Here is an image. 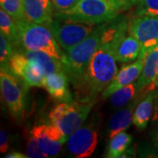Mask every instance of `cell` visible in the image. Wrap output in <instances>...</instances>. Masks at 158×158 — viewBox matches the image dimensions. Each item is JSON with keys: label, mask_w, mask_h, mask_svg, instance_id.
I'll return each instance as SVG.
<instances>
[{"label": "cell", "mask_w": 158, "mask_h": 158, "mask_svg": "<svg viewBox=\"0 0 158 158\" xmlns=\"http://www.w3.org/2000/svg\"><path fill=\"white\" fill-rule=\"evenodd\" d=\"M98 141V124L93 119L83 125L69 137L67 149L75 158H87L94 153Z\"/></svg>", "instance_id": "obj_8"}, {"label": "cell", "mask_w": 158, "mask_h": 158, "mask_svg": "<svg viewBox=\"0 0 158 158\" xmlns=\"http://www.w3.org/2000/svg\"><path fill=\"white\" fill-rule=\"evenodd\" d=\"M69 77L66 72H56L47 75L44 87L51 98L60 102L73 101L69 90Z\"/></svg>", "instance_id": "obj_14"}, {"label": "cell", "mask_w": 158, "mask_h": 158, "mask_svg": "<svg viewBox=\"0 0 158 158\" xmlns=\"http://www.w3.org/2000/svg\"><path fill=\"white\" fill-rule=\"evenodd\" d=\"M25 20L48 27L54 19L51 0H23Z\"/></svg>", "instance_id": "obj_13"}, {"label": "cell", "mask_w": 158, "mask_h": 158, "mask_svg": "<svg viewBox=\"0 0 158 158\" xmlns=\"http://www.w3.org/2000/svg\"><path fill=\"white\" fill-rule=\"evenodd\" d=\"M137 0H80L66 11L54 15L99 25L110 21L135 6Z\"/></svg>", "instance_id": "obj_2"}, {"label": "cell", "mask_w": 158, "mask_h": 158, "mask_svg": "<svg viewBox=\"0 0 158 158\" xmlns=\"http://www.w3.org/2000/svg\"><path fill=\"white\" fill-rule=\"evenodd\" d=\"M21 50L26 54V56L31 61L39 65L40 68L42 69V71L45 74V76L56 72H65L62 61L51 56L45 52L27 50V49H21Z\"/></svg>", "instance_id": "obj_18"}, {"label": "cell", "mask_w": 158, "mask_h": 158, "mask_svg": "<svg viewBox=\"0 0 158 158\" xmlns=\"http://www.w3.org/2000/svg\"><path fill=\"white\" fill-rule=\"evenodd\" d=\"M137 84L132 83L118 89L111 96V105L113 108H121L127 105L137 96Z\"/></svg>", "instance_id": "obj_22"}, {"label": "cell", "mask_w": 158, "mask_h": 158, "mask_svg": "<svg viewBox=\"0 0 158 158\" xmlns=\"http://www.w3.org/2000/svg\"><path fill=\"white\" fill-rule=\"evenodd\" d=\"M0 31L11 45L17 48L19 45V34L17 21L3 9L0 10Z\"/></svg>", "instance_id": "obj_21"}, {"label": "cell", "mask_w": 158, "mask_h": 158, "mask_svg": "<svg viewBox=\"0 0 158 158\" xmlns=\"http://www.w3.org/2000/svg\"><path fill=\"white\" fill-rule=\"evenodd\" d=\"M0 6L16 21L25 20L23 0H0Z\"/></svg>", "instance_id": "obj_24"}, {"label": "cell", "mask_w": 158, "mask_h": 158, "mask_svg": "<svg viewBox=\"0 0 158 158\" xmlns=\"http://www.w3.org/2000/svg\"><path fill=\"white\" fill-rule=\"evenodd\" d=\"M95 101H81L75 99L71 102H61L52 108L48 114L49 121L57 126L69 137L82 127Z\"/></svg>", "instance_id": "obj_5"}, {"label": "cell", "mask_w": 158, "mask_h": 158, "mask_svg": "<svg viewBox=\"0 0 158 158\" xmlns=\"http://www.w3.org/2000/svg\"><path fill=\"white\" fill-rule=\"evenodd\" d=\"M8 68L29 87H44L45 74L39 65L31 61L22 50H14Z\"/></svg>", "instance_id": "obj_10"}, {"label": "cell", "mask_w": 158, "mask_h": 158, "mask_svg": "<svg viewBox=\"0 0 158 158\" xmlns=\"http://www.w3.org/2000/svg\"><path fill=\"white\" fill-rule=\"evenodd\" d=\"M30 134L38 141L48 157L57 156L68 138L57 126L51 122L34 125Z\"/></svg>", "instance_id": "obj_11"}, {"label": "cell", "mask_w": 158, "mask_h": 158, "mask_svg": "<svg viewBox=\"0 0 158 158\" xmlns=\"http://www.w3.org/2000/svg\"><path fill=\"white\" fill-rule=\"evenodd\" d=\"M106 22L97 25L94 30L84 40L65 53L62 60L65 72L75 87L85 74L91 57L100 44V39Z\"/></svg>", "instance_id": "obj_3"}, {"label": "cell", "mask_w": 158, "mask_h": 158, "mask_svg": "<svg viewBox=\"0 0 158 158\" xmlns=\"http://www.w3.org/2000/svg\"><path fill=\"white\" fill-rule=\"evenodd\" d=\"M9 147H10V141H9L8 134L4 129H1L0 131V152L2 154H5L8 151Z\"/></svg>", "instance_id": "obj_28"}, {"label": "cell", "mask_w": 158, "mask_h": 158, "mask_svg": "<svg viewBox=\"0 0 158 158\" xmlns=\"http://www.w3.org/2000/svg\"><path fill=\"white\" fill-rule=\"evenodd\" d=\"M135 154L136 153L135 150V148L130 147L123 153V155L121 156V157H134Z\"/></svg>", "instance_id": "obj_33"}, {"label": "cell", "mask_w": 158, "mask_h": 158, "mask_svg": "<svg viewBox=\"0 0 158 158\" xmlns=\"http://www.w3.org/2000/svg\"><path fill=\"white\" fill-rule=\"evenodd\" d=\"M150 141L152 148L156 153V156H158V127L150 132Z\"/></svg>", "instance_id": "obj_29"}, {"label": "cell", "mask_w": 158, "mask_h": 158, "mask_svg": "<svg viewBox=\"0 0 158 158\" xmlns=\"http://www.w3.org/2000/svg\"><path fill=\"white\" fill-rule=\"evenodd\" d=\"M97 25L54 15L48 25L54 37L65 53L77 45L94 30Z\"/></svg>", "instance_id": "obj_6"}, {"label": "cell", "mask_w": 158, "mask_h": 158, "mask_svg": "<svg viewBox=\"0 0 158 158\" xmlns=\"http://www.w3.org/2000/svg\"><path fill=\"white\" fill-rule=\"evenodd\" d=\"M141 98V97H135L133 101H131L127 106H123L119 111L115 113L110 118L107 125V138L111 139L113 136L118 133L127 130L133 123V116L135 107Z\"/></svg>", "instance_id": "obj_15"}, {"label": "cell", "mask_w": 158, "mask_h": 158, "mask_svg": "<svg viewBox=\"0 0 158 158\" xmlns=\"http://www.w3.org/2000/svg\"><path fill=\"white\" fill-rule=\"evenodd\" d=\"M17 24L19 46H21L22 49L42 51L62 62L65 52L61 49L62 48L48 27L26 20L17 21Z\"/></svg>", "instance_id": "obj_4"}, {"label": "cell", "mask_w": 158, "mask_h": 158, "mask_svg": "<svg viewBox=\"0 0 158 158\" xmlns=\"http://www.w3.org/2000/svg\"><path fill=\"white\" fill-rule=\"evenodd\" d=\"M6 158H27V156L24 155L22 153L18 152V151H12V152L8 153L7 155L5 156Z\"/></svg>", "instance_id": "obj_32"}, {"label": "cell", "mask_w": 158, "mask_h": 158, "mask_svg": "<svg viewBox=\"0 0 158 158\" xmlns=\"http://www.w3.org/2000/svg\"><path fill=\"white\" fill-rule=\"evenodd\" d=\"M122 40L100 39V44L91 57L85 74L76 90V99L95 101L98 95L106 88L118 72L116 54Z\"/></svg>", "instance_id": "obj_1"}, {"label": "cell", "mask_w": 158, "mask_h": 158, "mask_svg": "<svg viewBox=\"0 0 158 158\" xmlns=\"http://www.w3.org/2000/svg\"><path fill=\"white\" fill-rule=\"evenodd\" d=\"M154 100L155 92L152 90L147 93L138 103L133 116V124L135 126L137 129H145L148 127L149 120L152 118Z\"/></svg>", "instance_id": "obj_17"}, {"label": "cell", "mask_w": 158, "mask_h": 158, "mask_svg": "<svg viewBox=\"0 0 158 158\" xmlns=\"http://www.w3.org/2000/svg\"><path fill=\"white\" fill-rule=\"evenodd\" d=\"M128 34L135 37L141 44L140 55L148 52L158 44V16H136L129 19Z\"/></svg>", "instance_id": "obj_9"}, {"label": "cell", "mask_w": 158, "mask_h": 158, "mask_svg": "<svg viewBox=\"0 0 158 158\" xmlns=\"http://www.w3.org/2000/svg\"><path fill=\"white\" fill-rule=\"evenodd\" d=\"M155 92V100H154V111H153L152 122L158 123V87L154 90Z\"/></svg>", "instance_id": "obj_30"}, {"label": "cell", "mask_w": 158, "mask_h": 158, "mask_svg": "<svg viewBox=\"0 0 158 158\" xmlns=\"http://www.w3.org/2000/svg\"><path fill=\"white\" fill-rule=\"evenodd\" d=\"M27 157L33 158H45L48 157L46 154L41 149L38 141L29 133L27 135Z\"/></svg>", "instance_id": "obj_26"}, {"label": "cell", "mask_w": 158, "mask_h": 158, "mask_svg": "<svg viewBox=\"0 0 158 158\" xmlns=\"http://www.w3.org/2000/svg\"><path fill=\"white\" fill-rule=\"evenodd\" d=\"M80 0H51L54 12L66 11L74 6Z\"/></svg>", "instance_id": "obj_27"}, {"label": "cell", "mask_w": 158, "mask_h": 158, "mask_svg": "<svg viewBox=\"0 0 158 158\" xmlns=\"http://www.w3.org/2000/svg\"><path fill=\"white\" fill-rule=\"evenodd\" d=\"M133 141V136L122 131L113 136L108 142L106 157H121L123 153L129 148Z\"/></svg>", "instance_id": "obj_20"}, {"label": "cell", "mask_w": 158, "mask_h": 158, "mask_svg": "<svg viewBox=\"0 0 158 158\" xmlns=\"http://www.w3.org/2000/svg\"><path fill=\"white\" fill-rule=\"evenodd\" d=\"M158 16V0H137L133 16Z\"/></svg>", "instance_id": "obj_23"}, {"label": "cell", "mask_w": 158, "mask_h": 158, "mask_svg": "<svg viewBox=\"0 0 158 158\" xmlns=\"http://www.w3.org/2000/svg\"><path fill=\"white\" fill-rule=\"evenodd\" d=\"M28 85L11 72L8 67H1L0 88L4 102L12 117L19 119L26 106V94Z\"/></svg>", "instance_id": "obj_7"}, {"label": "cell", "mask_w": 158, "mask_h": 158, "mask_svg": "<svg viewBox=\"0 0 158 158\" xmlns=\"http://www.w3.org/2000/svg\"><path fill=\"white\" fill-rule=\"evenodd\" d=\"M146 56L140 55L135 62L130 64H125L118 70L111 83L102 91V98H107L113 95L118 89L134 83L139 78L144 66Z\"/></svg>", "instance_id": "obj_12"}, {"label": "cell", "mask_w": 158, "mask_h": 158, "mask_svg": "<svg viewBox=\"0 0 158 158\" xmlns=\"http://www.w3.org/2000/svg\"><path fill=\"white\" fill-rule=\"evenodd\" d=\"M158 77V44L148 52L145 57L144 66L137 80V95L150 85Z\"/></svg>", "instance_id": "obj_16"}, {"label": "cell", "mask_w": 158, "mask_h": 158, "mask_svg": "<svg viewBox=\"0 0 158 158\" xmlns=\"http://www.w3.org/2000/svg\"><path fill=\"white\" fill-rule=\"evenodd\" d=\"M157 87H158V77H157V78L156 79V80H155V81L153 82L152 84H151V85H148L147 88H146L145 90H143L142 92H141V94H139V95H137V96L143 98V97L145 96V95H146L147 93H148L149 91H152V90H156V89Z\"/></svg>", "instance_id": "obj_31"}, {"label": "cell", "mask_w": 158, "mask_h": 158, "mask_svg": "<svg viewBox=\"0 0 158 158\" xmlns=\"http://www.w3.org/2000/svg\"><path fill=\"white\" fill-rule=\"evenodd\" d=\"M141 51V42L129 34V36L125 37L120 45L118 47L116 59L117 62L121 63H127L135 61L139 57Z\"/></svg>", "instance_id": "obj_19"}, {"label": "cell", "mask_w": 158, "mask_h": 158, "mask_svg": "<svg viewBox=\"0 0 158 158\" xmlns=\"http://www.w3.org/2000/svg\"><path fill=\"white\" fill-rule=\"evenodd\" d=\"M13 46L3 34L0 33V63L1 67H8L11 55L13 54Z\"/></svg>", "instance_id": "obj_25"}]
</instances>
